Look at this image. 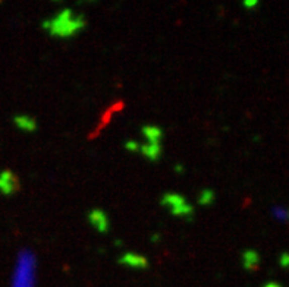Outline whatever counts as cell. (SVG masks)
Wrapping results in <instances>:
<instances>
[{"mask_svg": "<svg viewBox=\"0 0 289 287\" xmlns=\"http://www.w3.org/2000/svg\"><path fill=\"white\" fill-rule=\"evenodd\" d=\"M280 265L283 267V268H289V253H283L282 255V258H280Z\"/></svg>", "mask_w": 289, "mask_h": 287, "instance_id": "7a4b0ae2", "label": "cell"}, {"mask_svg": "<svg viewBox=\"0 0 289 287\" xmlns=\"http://www.w3.org/2000/svg\"><path fill=\"white\" fill-rule=\"evenodd\" d=\"M258 261H260V258H258V255H257L254 251H248V252H245V255H244V262H245V267H247V268H250V270L257 268Z\"/></svg>", "mask_w": 289, "mask_h": 287, "instance_id": "6da1fadb", "label": "cell"}, {"mask_svg": "<svg viewBox=\"0 0 289 287\" xmlns=\"http://www.w3.org/2000/svg\"><path fill=\"white\" fill-rule=\"evenodd\" d=\"M266 287H280L279 284H276V283H270V284H267Z\"/></svg>", "mask_w": 289, "mask_h": 287, "instance_id": "3957f363", "label": "cell"}]
</instances>
